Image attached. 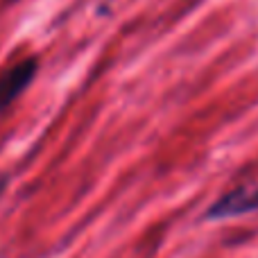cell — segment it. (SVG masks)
Wrapping results in <instances>:
<instances>
[{"instance_id":"6da1fadb","label":"cell","mask_w":258,"mask_h":258,"mask_svg":"<svg viewBox=\"0 0 258 258\" xmlns=\"http://www.w3.org/2000/svg\"><path fill=\"white\" fill-rule=\"evenodd\" d=\"M258 211V186L247 183V186H238L233 190L224 192L220 200L211 204L206 218L220 222V220H233L240 215H249Z\"/></svg>"},{"instance_id":"7a4b0ae2","label":"cell","mask_w":258,"mask_h":258,"mask_svg":"<svg viewBox=\"0 0 258 258\" xmlns=\"http://www.w3.org/2000/svg\"><path fill=\"white\" fill-rule=\"evenodd\" d=\"M36 71H39V61L34 57H27L0 73V111L7 109L18 95L25 93V89L34 82Z\"/></svg>"},{"instance_id":"3957f363","label":"cell","mask_w":258,"mask_h":258,"mask_svg":"<svg viewBox=\"0 0 258 258\" xmlns=\"http://www.w3.org/2000/svg\"><path fill=\"white\" fill-rule=\"evenodd\" d=\"M5 188H7V177H5V174H0V195H3Z\"/></svg>"}]
</instances>
